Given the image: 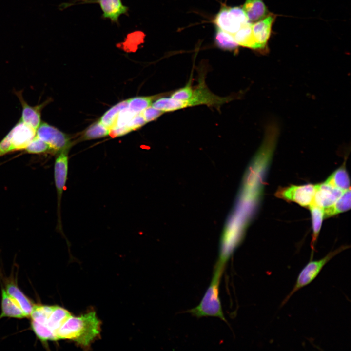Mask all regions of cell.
Returning a JSON list of instances; mask_svg holds the SVG:
<instances>
[{
  "label": "cell",
  "instance_id": "obj_1",
  "mask_svg": "<svg viewBox=\"0 0 351 351\" xmlns=\"http://www.w3.org/2000/svg\"><path fill=\"white\" fill-rule=\"evenodd\" d=\"M100 324L94 311L79 316L71 315L57 331V337L58 340H72L82 347L88 348L99 335Z\"/></svg>",
  "mask_w": 351,
  "mask_h": 351
},
{
  "label": "cell",
  "instance_id": "obj_2",
  "mask_svg": "<svg viewBox=\"0 0 351 351\" xmlns=\"http://www.w3.org/2000/svg\"><path fill=\"white\" fill-rule=\"evenodd\" d=\"M225 265L216 262L211 283L198 305L188 312L198 318L204 316L217 317L227 322L219 297V287Z\"/></svg>",
  "mask_w": 351,
  "mask_h": 351
},
{
  "label": "cell",
  "instance_id": "obj_3",
  "mask_svg": "<svg viewBox=\"0 0 351 351\" xmlns=\"http://www.w3.org/2000/svg\"><path fill=\"white\" fill-rule=\"evenodd\" d=\"M231 99V98L220 97L212 93L202 78L197 87L193 89L192 95L189 99L182 102L170 97H163L160 101V107L163 112H169L201 105L218 106Z\"/></svg>",
  "mask_w": 351,
  "mask_h": 351
},
{
  "label": "cell",
  "instance_id": "obj_4",
  "mask_svg": "<svg viewBox=\"0 0 351 351\" xmlns=\"http://www.w3.org/2000/svg\"><path fill=\"white\" fill-rule=\"evenodd\" d=\"M347 248L342 246L331 251L323 258L316 260L311 259L299 273L296 282L291 291L284 299L281 306L285 305L290 297L299 290L310 284L318 275L325 265L336 254Z\"/></svg>",
  "mask_w": 351,
  "mask_h": 351
},
{
  "label": "cell",
  "instance_id": "obj_5",
  "mask_svg": "<svg viewBox=\"0 0 351 351\" xmlns=\"http://www.w3.org/2000/svg\"><path fill=\"white\" fill-rule=\"evenodd\" d=\"M216 26L232 35L249 22L242 8L223 6L214 19Z\"/></svg>",
  "mask_w": 351,
  "mask_h": 351
},
{
  "label": "cell",
  "instance_id": "obj_6",
  "mask_svg": "<svg viewBox=\"0 0 351 351\" xmlns=\"http://www.w3.org/2000/svg\"><path fill=\"white\" fill-rule=\"evenodd\" d=\"M69 149L63 150L58 153L56 158L54 176L57 194V208L58 229L62 231L60 217V204L64 190L65 188L68 173V152Z\"/></svg>",
  "mask_w": 351,
  "mask_h": 351
},
{
  "label": "cell",
  "instance_id": "obj_7",
  "mask_svg": "<svg viewBox=\"0 0 351 351\" xmlns=\"http://www.w3.org/2000/svg\"><path fill=\"white\" fill-rule=\"evenodd\" d=\"M316 190V184L291 185L280 188L275 195L288 201H292L309 208L312 204Z\"/></svg>",
  "mask_w": 351,
  "mask_h": 351
},
{
  "label": "cell",
  "instance_id": "obj_8",
  "mask_svg": "<svg viewBox=\"0 0 351 351\" xmlns=\"http://www.w3.org/2000/svg\"><path fill=\"white\" fill-rule=\"evenodd\" d=\"M36 136L47 143L54 153L70 149L71 146L67 135L44 122H41L36 130Z\"/></svg>",
  "mask_w": 351,
  "mask_h": 351
},
{
  "label": "cell",
  "instance_id": "obj_9",
  "mask_svg": "<svg viewBox=\"0 0 351 351\" xmlns=\"http://www.w3.org/2000/svg\"><path fill=\"white\" fill-rule=\"evenodd\" d=\"M36 134V130L20 120L7 134L13 152L24 150Z\"/></svg>",
  "mask_w": 351,
  "mask_h": 351
},
{
  "label": "cell",
  "instance_id": "obj_10",
  "mask_svg": "<svg viewBox=\"0 0 351 351\" xmlns=\"http://www.w3.org/2000/svg\"><path fill=\"white\" fill-rule=\"evenodd\" d=\"M344 191L325 182L316 184L312 205L323 209L328 208L333 205Z\"/></svg>",
  "mask_w": 351,
  "mask_h": 351
},
{
  "label": "cell",
  "instance_id": "obj_11",
  "mask_svg": "<svg viewBox=\"0 0 351 351\" xmlns=\"http://www.w3.org/2000/svg\"><path fill=\"white\" fill-rule=\"evenodd\" d=\"M15 93L22 106V114L20 120L36 130L41 122V111L46 105L48 101H46L40 104L32 106L24 100L21 91H16Z\"/></svg>",
  "mask_w": 351,
  "mask_h": 351
},
{
  "label": "cell",
  "instance_id": "obj_12",
  "mask_svg": "<svg viewBox=\"0 0 351 351\" xmlns=\"http://www.w3.org/2000/svg\"><path fill=\"white\" fill-rule=\"evenodd\" d=\"M85 3L99 4L103 14L102 18L109 19L113 23H118L119 17L126 14L128 7L123 5L121 0H80Z\"/></svg>",
  "mask_w": 351,
  "mask_h": 351
},
{
  "label": "cell",
  "instance_id": "obj_13",
  "mask_svg": "<svg viewBox=\"0 0 351 351\" xmlns=\"http://www.w3.org/2000/svg\"><path fill=\"white\" fill-rule=\"evenodd\" d=\"M275 17V15L269 14L263 19L252 23L253 35L259 50H263L266 47Z\"/></svg>",
  "mask_w": 351,
  "mask_h": 351
},
{
  "label": "cell",
  "instance_id": "obj_14",
  "mask_svg": "<svg viewBox=\"0 0 351 351\" xmlns=\"http://www.w3.org/2000/svg\"><path fill=\"white\" fill-rule=\"evenodd\" d=\"M242 8L251 23L263 19L270 14L262 0H246Z\"/></svg>",
  "mask_w": 351,
  "mask_h": 351
},
{
  "label": "cell",
  "instance_id": "obj_15",
  "mask_svg": "<svg viewBox=\"0 0 351 351\" xmlns=\"http://www.w3.org/2000/svg\"><path fill=\"white\" fill-rule=\"evenodd\" d=\"M27 317L18 303L4 289L1 291V314L0 317Z\"/></svg>",
  "mask_w": 351,
  "mask_h": 351
},
{
  "label": "cell",
  "instance_id": "obj_16",
  "mask_svg": "<svg viewBox=\"0 0 351 351\" xmlns=\"http://www.w3.org/2000/svg\"><path fill=\"white\" fill-rule=\"evenodd\" d=\"M5 290L18 303L26 317L30 316L35 304L19 289L17 284L13 282L8 283L6 285Z\"/></svg>",
  "mask_w": 351,
  "mask_h": 351
},
{
  "label": "cell",
  "instance_id": "obj_17",
  "mask_svg": "<svg viewBox=\"0 0 351 351\" xmlns=\"http://www.w3.org/2000/svg\"><path fill=\"white\" fill-rule=\"evenodd\" d=\"M252 23L248 22L243 25L233 36L239 46L259 50L258 46L253 35Z\"/></svg>",
  "mask_w": 351,
  "mask_h": 351
},
{
  "label": "cell",
  "instance_id": "obj_18",
  "mask_svg": "<svg viewBox=\"0 0 351 351\" xmlns=\"http://www.w3.org/2000/svg\"><path fill=\"white\" fill-rule=\"evenodd\" d=\"M70 315L69 312L65 309L58 306H54L47 319L46 326L57 336V331Z\"/></svg>",
  "mask_w": 351,
  "mask_h": 351
},
{
  "label": "cell",
  "instance_id": "obj_19",
  "mask_svg": "<svg viewBox=\"0 0 351 351\" xmlns=\"http://www.w3.org/2000/svg\"><path fill=\"white\" fill-rule=\"evenodd\" d=\"M351 208V189L345 190L332 206L323 209L324 217H330L348 211Z\"/></svg>",
  "mask_w": 351,
  "mask_h": 351
},
{
  "label": "cell",
  "instance_id": "obj_20",
  "mask_svg": "<svg viewBox=\"0 0 351 351\" xmlns=\"http://www.w3.org/2000/svg\"><path fill=\"white\" fill-rule=\"evenodd\" d=\"M325 182L343 191L350 188L349 176L343 166L334 171Z\"/></svg>",
  "mask_w": 351,
  "mask_h": 351
},
{
  "label": "cell",
  "instance_id": "obj_21",
  "mask_svg": "<svg viewBox=\"0 0 351 351\" xmlns=\"http://www.w3.org/2000/svg\"><path fill=\"white\" fill-rule=\"evenodd\" d=\"M309 208L311 211L312 220L313 234L311 247L313 255V252L314 250L315 242L317 240L319 233L321 227L322 221L324 218V211L323 209L313 205H311Z\"/></svg>",
  "mask_w": 351,
  "mask_h": 351
},
{
  "label": "cell",
  "instance_id": "obj_22",
  "mask_svg": "<svg viewBox=\"0 0 351 351\" xmlns=\"http://www.w3.org/2000/svg\"><path fill=\"white\" fill-rule=\"evenodd\" d=\"M214 42L219 48L227 51H234L239 45L235 41L232 35L216 27Z\"/></svg>",
  "mask_w": 351,
  "mask_h": 351
},
{
  "label": "cell",
  "instance_id": "obj_23",
  "mask_svg": "<svg viewBox=\"0 0 351 351\" xmlns=\"http://www.w3.org/2000/svg\"><path fill=\"white\" fill-rule=\"evenodd\" d=\"M127 106V99L120 102L107 110L101 117L99 121L104 126L110 130L115 126L119 112Z\"/></svg>",
  "mask_w": 351,
  "mask_h": 351
},
{
  "label": "cell",
  "instance_id": "obj_24",
  "mask_svg": "<svg viewBox=\"0 0 351 351\" xmlns=\"http://www.w3.org/2000/svg\"><path fill=\"white\" fill-rule=\"evenodd\" d=\"M160 96V95L146 97H136L128 100L127 108L135 114L141 113L152 105L153 101Z\"/></svg>",
  "mask_w": 351,
  "mask_h": 351
},
{
  "label": "cell",
  "instance_id": "obj_25",
  "mask_svg": "<svg viewBox=\"0 0 351 351\" xmlns=\"http://www.w3.org/2000/svg\"><path fill=\"white\" fill-rule=\"evenodd\" d=\"M110 130L98 120L89 126L83 132L81 137L83 140H92L106 136Z\"/></svg>",
  "mask_w": 351,
  "mask_h": 351
},
{
  "label": "cell",
  "instance_id": "obj_26",
  "mask_svg": "<svg viewBox=\"0 0 351 351\" xmlns=\"http://www.w3.org/2000/svg\"><path fill=\"white\" fill-rule=\"evenodd\" d=\"M24 150L27 153L30 154H40L48 152H53L50 146L36 136H35Z\"/></svg>",
  "mask_w": 351,
  "mask_h": 351
},
{
  "label": "cell",
  "instance_id": "obj_27",
  "mask_svg": "<svg viewBox=\"0 0 351 351\" xmlns=\"http://www.w3.org/2000/svg\"><path fill=\"white\" fill-rule=\"evenodd\" d=\"M31 328L39 339L43 342L58 340L56 335L46 326L32 321Z\"/></svg>",
  "mask_w": 351,
  "mask_h": 351
},
{
  "label": "cell",
  "instance_id": "obj_28",
  "mask_svg": "<svg viewBox=\"0 0 351 351\" xmlns=\"http://www.w3.org/2000/svg\"><path fill=\"white\" fill-rule=\"evenodd\" d=\"M193 88L190 82L182 88L175 91L170 96L174 99L184 102L188 100L191 97L193 93Z\"/></svg>",
  "mask_w": 351,
  "mask_h": 351
},
{
  "label": "cell",
  "instance_id": "obj_29",
  "mask_svg": "<svg viewBox=\"0 0 351 351\" xmlns=\"http://www.w3.org/2000/svg\"><path fill=\"white\" fill-rule=\"evenodd\" d=\"M135 115L136 114L132 112L127 107L122 109L118 115L114 127H125Z\"/></svg>",
  "mask_w": 351,
  "mask_h": 351
},
{
  "label": "cell",
  "instance_id": "obj_30",
  "mask_svg": "<svg viewBox=\"0 0 351 351\" xmlns=\"http://www.w3.org/2000/svg\"><path fill=\"white\" fill-rule=\"evenodd\" d=\"M147 123L141 112L135 115L129 122L126 127L131 132L140 128Z\"/></svg>",
  "mask_w": 351,
  "mask_h": 351
},
{
  "label": "cell",
  "instance_id": "obj_31",
  "mask_svg": "<svg viewBox=\"0 0 351 351\" xmlns=\"http://www.w3.org/2000/svg\"><path fill=\"white\" fill-rule=\"evenodd\" d=\"M147 123L154 121L159 117L163 113L152 105L141 112Z\"/></svg>",
  "mask_w": 351,
  "mask_h": 351
}]
</instances>
